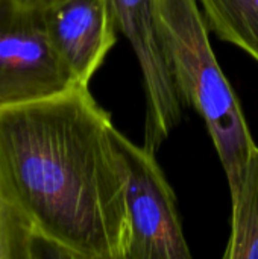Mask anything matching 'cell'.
<instances>
[{
    "instance_id": "277c9868",
    "label": "cell",
    "mask_w": 258,
    "mask_h": 259,
    "mask_svg": "<svg viewBox=\"0 0 258 259\" xmlns=\"http://www.w3.org/2000/svg\"><path fill=\"white\" fill-rule=\"evenodd\" d=\"M73 85L75 79L50 42L40 8L0 0V106L50 97Z\"/></svg>"
},
{
    "instance_id": "5b68a950",
    "label": "cell",
    "mask_w": 258,
    "mask_h": 259,
    "mask_svg": "<svg viewBox=\"0 0 258 259\" xmlns=\"http://www.w3.org/2000/svg\"><path fill=\"white\" fill-rule=\"evenodd\" d=\"M119 29L138 59L146 99L143 146L157 153L181 120V99L175 90L157 33L152 0H113Z\"/></svg>"
},
{
    "instance_id": "9c48e42d",
    "label": "cell",
    "mask_w": 258,
    "mask_h": 259,
    "mask_svg": "<svg viewBox=\"0 0 258 259\" xmlns=\"http://www.w3.org/2000/svg\"><path fill=\"white\" fill-rule=\"evenodd\" d=\"M35 258H55V253L33 234L0 185V259Z\"/></svg>"
},
{
    "instance_id": "7a4b0ae2",
    "label": "cell",
    "mask_w": 258,
    "mask_h": 259,
    "mask_svg": "<svg viewBox=\"0 0 258 259\" xmlns=\"http://www.w3.org/2000/svg\"><path fill=\"white\" fill-rule=\"evenodd\" d=\"M157 33L181 102L204 118L233 194L258 146L210 42L196 0H152Z\"/></svg>"
},
{
    "instance_id": "6da1fadb",
    "label": "cell",
    "mask_w": 258,
    "mask_h": 259,
    "mask_svg": "<svg viewBox=\"0 0 258 259\" xmlns=\"http://www.w3.org/2000/svg\"><path fill=\"white\" fill-rule=\"evenodd\" d=\"M88 85L0 106V185L56 258L128 259L126 168Z\"/></svg>"
},
{
    "instance_id": "8992f818",
    "label": "cell",
    "mask_w": 258,
    "mask_h": 259,
    "mask_svg": "<svg viewBox=\"0 0 258 259\" xmlns=\"http://www.w3.org/2000/svg\"><path fill=\"white\" fill-rule=\"evenodd\" d=\"M40 11L59 59L76 83L88 85L117 41L113 0H53Z\"/></svg>"
},
{
    "instance_id": "52a82bcc",
    "label": "cell",
    "mask_w": 258,
    "mask_h": 259,
    "mask_svg": "<svg viewBox=\"0 0 258 259\" xmlns=\"http://www.w3.org/2000/svg\"><path fill=\"white\" fill-rule=\"evenodd\" d=\"M231 234L225 259H258V147L239 188L231 194Z\"/></svg>"
},
{
    "instance_id": "3957f363",
    "label": "cell",
    "mask_w": 258,
    "mask_h": 259,
    "mask_svg": "<svg viewBox=\"0 0 258 259\" xmlns=\"http://www.w3.org/2000/svg\"><path fill=\"white\" fill-rule=\"evenodd\" d=\"M126 168V205L131 226L128 259L192 258L173 188L155 153L116 132Z\"/></svg>"
},
{
    "instance_id": "30bf717a",
    "label": "cell",
    "mask_w": 258,
    "mask_h": 259,
    "mask_svg": "<svg viewBox=\"0 0 258 259\" xmlns=\"http://www.w3.org/2000/svg\"><path fill=\"white\" fill-rule=\"evenodd\" d=\"M21 2H24V3H27V5H32V6H36V8H41V6H44V5L53 2V0H21Z\"/></svg>"
},
{
    "instance_id": "ba28073f",
    "label": "cell",
    "mask_w": 258,
    "mask_h": 259,
    "mask_svg": "<svg viewBox=\"0 0 258 259\" xmlns=\"http://www.w3.org/2000/svg\"><path fill=\"white\" fill-rule=\"evenodd\" d=\"M211 32L258 62V0H196Z\"/></svg>"
}]
</instances>
